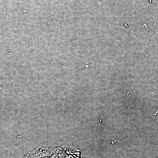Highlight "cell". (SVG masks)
<instances>
[{
  "instance_id": "2",
  "label": "cell",
  "mask_w": 158,
  "mask_h": 158,
  "mask_svg": "<svg viewBox=\"0 0 158 158\" xmlns=\"http://www.w3.org/2000/svg\"><path fill=\"white\" fill-rule=\"evenodd\" d=\"M58 158H83L81 152L75 148L62 146Z\"/></svg>"
},
{
  "instance_id": "1",
  "label": "cell",
  "mask_w": 158,
  "mask_h": 158,
  "mask_svg": "<svg viewBox=\"0 0 158 158\" xmlns=\"http://www.w3.org/2000/svg\"><path fill=\"white\" fill-rule=\"evenodd\" d=\"M61 148V147L55 148L38 147L28 153L23 158H58Z\"/></svg>"
}]
</instances>
